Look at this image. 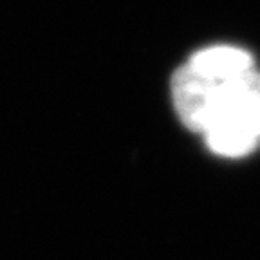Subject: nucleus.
<instances>
[{
  "mask_svg": "<svg viewBox=\"0 0 260 260\" xmlns=\"http://www.w3.org/2000/svg\"><path fill=\"white\" fill-rule=\"evenodd\" d=\"M191 130H233L260 141V73L248 69L224 80L208 78L206 98Z\"/></svg>",
  "mask_w": 260,
  "mask_h": 260,
  "instance_id": "1",
  "label": "nucleus"
},
{
  "mask_svg": "<svg viewBox=\"0 0 260 260\" xmlns=\"http://www.w3.org/2000/svg\"><path fill=\"white\" fill-rule=\"evenodd\" d=\"M188 63L201 74L215 80H224V78L253 69V60L249 53H246L244 49L228 47V45H217V47L199 51L191 56Z\"/></svg>",
  "mask_w": 260,
  "mask_h": 260,
  "instance_id": "2",
  "label": "nucleus"
}]
</instances>
